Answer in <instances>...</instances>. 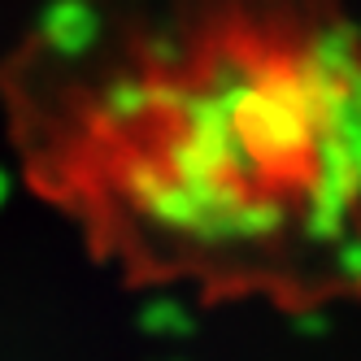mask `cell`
I'll return each instance as SVG.
<instances>
[{
    "label": "cell",
    "instance_id": "6da1fadb",
    "mask_svg": "<svg viewBox=\"0 0 361 361\" xmlns=\"http://www.w3.org/2000/svg\"><path fill=\"white\" fill-rule=\"evenodd\" d=\"M18 157L122 283L314 314L357 288V70L296 5L53 13L18 79Z\"/></svg>",
    "mask_w": 361,
    "mask_h": 361
}]
</instances>
